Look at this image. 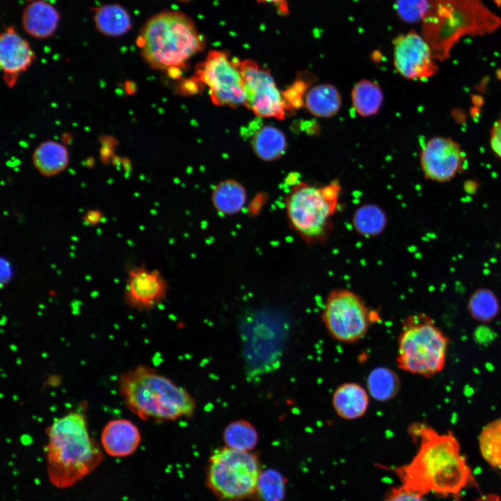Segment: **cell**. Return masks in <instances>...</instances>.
Returning <instances> with one entry per match:
<instances>
[{"label":"cell","instance_id":"obj_1","mask_svg":"<svg viewBox=\"0 0 501 501\" xmlns=\"http://www.w3.org/2000/svg\"><path fill=\"white\" fill-rule=\"evenodd\" d=\"M408 433L418 448L410 463L392 468L402 486L421 495L430 492L455 495L473 484L470 468L452 431L440 434L424 423L413 422Z\"/></svg>","mask_w":501,"mask_h":501},{"label":"cell","instance_id":"obj_2","mask_svg":"<svg viewBox=\"0 0 501 501\" xmlns=\"http://www.w3.org/2000/svg\"><path fill=\"white\" fill-rule=\"evenodd\" d=\"M47 472L57 488H68L93 472L104 451L90 434L85 415L74 411L56 419L47 429Z\"/></svg>","mask_w":501,"mask_h":501},{"label":"cell","instance_id":"obj_3","mask_svg":"<svg viewBox=\"0 0 501 501\" xmlns=\"http://www.w3.org/2000/svg\"><path fill=\"white\" fill-rule=\"evenodd\" d=\"M118 390L127 408L144 421H175L192 415L196 407L186 390L147 365L122 373Z\"/></svg>","mask_w":501,"mask_h":501},{"label":"cell","instance_id":"obj_4","mask_svg":"<svg viewBox=\"0 0 501 501\" xmlns=\"http://www.w3.org/2000/svg\"><path fill=\"white\" fill-rule=\"evenodd\" d=\"M422 23L421 34L434 58L445 61L461 39L492 33L501 26V19L483 0H431Z\"/></svg>","mask_w":501,"mask_h":501},{"label":"cell","instance_id":"obj_5","mask_svg":"<svg viewBox=\"0 0 501 501\" xmlns=\"http://www.w3.org/2000/svg\"><path fill=\"white\" fill-rule=\"evenodd\" d=\"M137 45L153 68L178 75L202 51L205 40L193 20L180 11L166 10L150 17L141 29Z\"/></svg>","mask_w":501,"mask_h":501},{"label":"cell","instance_id":"obj_6","mask_svg":"<svg viewBox=\"0 0 501 501\" xmlns=\"http://www.w3.org/2000/svg\"><path fill=\"white\" fill-rule=\"evenodd\" d=\"M341 190L337 180L321 186L299 182L287 194L285 209L289 225L306 244L323 243L328 239Z\"/></svg>","mask_w":501,"mask_h":501},{"label":"cell","instance_id":"obj_7","mask_svg":"<svg viewBox=\"0 0 501 501\" xmlns=\"http://www.w3.org/2000/svg\"><path fill=\"white\" fill-rule=\"evenodd\" d=\"M448 337L424 313L411 315L401 324L398 336L397 366L424 377L440 372L445 366Z\"/></svg>","mask_w":501,"mask_h":501},{"label":"cell","instance_id":"obj_8","mask_svg":"<svg viewBox=\"0 0 501 501\" xmlns=\"http://www.w3.org/2000/svg\"><path fill=\"white\" fill-rule=\"evenodd\" d=\"M261 472L255 454L225 446L209 459L207 485L219 499L239 501L254 495Z\"/></svg>","mask_w":501,"mask_h":501},{"label":"cell","instance_id":"obj_9","mask_svg":"<svg viewBox=\"0 0 501 501\" xmlns=\"http://www.w3.org/2000/svg\"><path fill=\"white\" fill-rule=\"evenodd\" d=\"M379 317L378 312L371 310L360 295L346 288L332 289L321 312L322 322L328 334L339 342L349 344L364 337Z\"/></svg>","mask_w":501,"mask_h":501},{"label":"cell","instance_id":"obj_10","mask_svg":"<svg viewBox=\"0 0 501 501\" xmlns=\"http://www.w3.org/2000/svg\"><path fill=\"white\" fill-rule=\"evenodd\" d=\"M240 63L225 51L212 50L196 65L193 80L206 85L213 104L235 108L244 103Z\"/></svg>","mask_w":501,"mask_h":501},{"label":"cell","instance_id":"obj_11","mask_svg":"<svg viewBox=\"0 0 501 501\" xmlns=\"http://www.w3.org/2000/svg\"><path fill=\"white\" fill-rule=\"evenodd\" d=\"M240 70L244 81V105L259 117L283 120L287 104L270 71L252 60L241 61Z\"/></svg>","mask_w":501,"mask_h":501},{"label":"cell","instance_id":"obj_12","mask_svg":"<svg viewBox=\"0 0 501 501\" xmlns=\"http://www.w3.org/2000/svg\"><path fill=\"white\" fill-rule=\"evenodd\" d=\"M392 45L393 65L402 77L412 81H425L438 73V61L422 34L409 31L397 36Z\"/></svg>","mask_w":501,"mask_h":501},{"label":"cell","instance_id":"obj_13","mask_svg":"<svg viewBox=\"0 0 501 501\" xmlns=\"http://www.w3.org/2000/svg\"><path fill=\"white\" fill-rule=\"evenodd\" d=\"M466 156L461 145L450 137L436 136L422 146L420 164L424 177L436 182L450 181L462 170Z\"/></svg>","mask_w":501,"mask_h":501},{"label":"cell","instance_id":"obj_14","mask_svg":"<svg viewBox=\"0 0 501 501\" xmlns=\"http://www.w3.org/2000/svg\"><path fill=\"white\" fill-rule=\"evenodd\" d=\"M168 284L157 269L144 264L129 267L124 290V301L130 308L150 310L166 299Z\"/></svg>","mask_w":501,"mask_h":501},{"label":"cell","instance_id":"obj_15","mask_svg":"<svg viewBox=\"0 0 501 501\" xmlns=\"http://www.w3.org/2000/svg\"><path fill=\"white\" fill-rule=\"evenodd\" d=\"M35 55L29 42L13 26L1 34L0 64L7 84L13 86L17 77L26 71L33 61Z\"/></svg>","mask_w":501,"mask_h":501},{"label":"cell","instance_id":"obj_16","mask_svg":"<svg viewBox=\"0 0 501 501\" xmlns=\"http://www.w3.org/2000/svg\"><path fill=\"white\" fill-rule=\"evenodd\" d=\"M141 434L138 427L125 418L113 419L103 427L100 445L107 455L122 458L133 454L138 448Z\"/></svg>","mask_w":501,"mask_h":501},{"label":"cell","instance_id":"obj_17","mask_svg":"<svg viewBox=\"0 0 501 501\" xmlns=\"http://www.w3.org/2000/svg\"><path fill=\"white\" fill-rule=\"evenodd\" d=\"M369 393L360 384L347 382L337 386L332 397V404L339 417L352 420L363 417L369 406Z\"/></svg>","mask_w":501,"mask_h":501},{"label":"cell","instance_id":"obj_18","mask_svg":"<svg viewBox=\"0 0 501 501\" xmlns=\"http://www.w3.org/2000/svg\"><path fill=\"white\" fill-rule=\"evenodd\" d=\"M59 14L51 4L41 0L31 2L24 9L22 25L24 30L36 38L50 37L56 31Z\"/></svg>","mask_w":501,"mask_h":501},{"label":"cell","instance_id":"obj_19","mask_svg":"<svg viewBox=\"0 0 501 501\" xmlns=\"http://www.w3.org/2000/svg\"><path fill=\"white\" fill-rule=\"evenodd\" d=\"M215 211L223 216H233L241 212L247 201V192L244 185L234 179H225L218 182L211 194Z\"/></svg>","mask_w":501,"mask_h":501},{"label":"cell","instance_id":"obj_20","mask_svg":"<svg viewBox=\"0 0 501 501\" xmlns=\"http://www.w3.org/2000/svg\"><path fill=\"white\" fill-rule=\"evenodd\" d=\"M342 106L337 88L331 84H317L305 94L303 106L313 116L327 118L336 115Z\"/></svg>","mask_w":501,"mask_h":501},{"label":"cell","instance_id":"obj_21","mask_svg":"<svg viewBox=\"0 0 501 501\" xmlns=\"http://www.w3.org/2000/svg\"><path fill=\"white\" fill-rule=\"evenodd\" d=\"M68 161L66 148L54 141H47L39 145L33 156L35 167L47 177L54 176L64 170Z\"/></svg>","mask_w":501,"mask_h":501},{"label":"cell","instance_id":"obj_22","mask_svg":"<svg viewBox=\"0 0 501 501\" xmlns=\"http://www.w3.org/2000/svg\"><path fill=\"white\" fill-rule=\"evenodd\" d=\"M252 148L260 159L271 161L281 157L287 148L284 133L277 127L267 125L261 127L251 139Z\"/></svg>","mask_w":501,"mask_h":501},{"label":"cell","instance_id":"obj_23","mask_svg":"<svg viewBox=\"0 0 501 501\" xmlns=\"http://www.w3.org/2000/svg\"><path fill=\"white\" fill-rule=\"evenodd\" d=\"M97 29L108 36H120L131 29V19L127 10L118 4L104 5L94 9Z\"/></svg>","mask_w":501,"mask_h":501},{"label":"cell","instance_id":"obj_24","mask_svg":"<svg viewBox=\"0 0 501 501\" xmlns=\"http://www.w3.org/2000/svg\"><path fill=\"white\" fill-rule=\"evenodd\" d=\"M351 98L355 111L360 116L369 117L379 111L383 101V94L376 82L363 79L352 88Z\"/></svg>","mask_w":501,"mask_h":501},{"label":"cell","instance_id":"obj_25","mask_svg":"<svg viewBox=\"0 0 501 501\" xmlns=\"http://www.w3.org/2000/svg\"><path fill=\"white\" fill-rule=\"evenodd\" d=\"M388 218L384 210L379 205L367 203L358 207L354 212L351 224L356 232L364 237H374L385 230Z\"/></svg>","mask_w":501,"mask_h":501},{"label":"cell","instance_id":"obj_26","mask_svg":"<svg viewBox=\"0 0 501 501\" xmlns=\"http://www.w3.org/2000/svg\"><path fill=\"white\" fill-rule=\"evenodd\" d=\"M367 388L369 395L379 401H387L395 397L400 389L397 374L386 367L374 368L368 374Z\"/></svg>","mask_w":501,"mask_h":501},{"label":"cell","instance_id":"obj_27","mask_svg":"<svg viewBox=\"0 0 501 501\" xmlns=\"http://www.w3.org/2000/svg\"><path fill=\"white\" fill-rule=\"evenodd\" d=\"M223 439L226 447L244 452H251L258 442L255 427L248 421L237 420L225 428Z\"/></svg>","mask_w":501,"mask_h":501},{"label":"cell","instance_id":"obj_28","mask_svg":"<svg viewBox=\"0 0 501 501\" xmlns=\"http://www.w3.org/2000/svg\"><path fill=\"white\" fill-rule=\"evenodd\" d=\"M479 447L484 460L501 470V418L488 423L479 436Z\"/></svg>","mask_w":501,"mask_h":501},{"label":"cell","instance_id":"obj_29","mask_svg":"<svg viewBox=\"0 0 501 501\" xmlns=\"http://www.w3.org/2000/svg\"><path fill=\"white\" fill-rule=\"evenodd\" d=\"M286 491V479L274 469L262 471L253 496L257 501H283Z\"/></svg>","mask_w":501,"mask_h":501},{"label":"cell","instance_id":"obj_30","mask_svg":"<svg viewBox=\"0 0 501 501\" xmlns=\"http://www.w3.org/2000/svg\"><path fill=\"white\" fill-rule=\"evenodd\" d=\"M468 309L474 319L489 322L498 314L500 305L493 292L488 289H479L470 297Z\"/></svg>","mask_w":501,"mask_h":501},{"label":"cell","instance_id":"obj_31","mask_svg":"<svg viewBox=\"0 0 501 501\" xmlns=\"http://www.w3.org/2000/svg\"><path fill=\"white\" fill-rule=\"evenodd\" d=\"M431 0H396L395 8L399 17L406 23L422 22Z\"/></svg>","mask_w":501,"mask_h":501},{"label":"cell","instance_id":"obj_32","mask_svg":"<svg viewBox=\"0 0 501 501\" xmlns=\"http://www.w3.org/2000/svg\"><path fill=\"white\" fill-rule=\"evenodd\" d=\"M385 501H427L423 495L410 491L404 486L393 488L387 495Z\"/></svg>","mask_w":501,"mask_h":501},{"label":"cell","instance_id":"obj_33","mask_svg":"<svg viewBox=\"0 0 501 501\" xmlns=\"http://www.w3.org/2000/svg\"><path fill=\"white\" fill-rule=\"evenodd\" d=\"M489 145L493 154L501 159V113L490 129Z\"/></svg>","mask_w":501,"mask_h":501},{"label":"cell","instance_id":"obj_34","mask_svg":"<svg viewBox=\"0 0 501 501\" xmlns=\"http://www.w3.org/2000/svg\"><path fill=\"white\" fill-rule=\"evenodd\" d=\"M103 218L102 212L99 209H92L88 210L83 216L84 223L88 225H96L99 224Z\"/></svg>","mask_w":501,"mask_h":501},{"label":"cell","instance_id":"obj_35","mask_svg":"<svg viewBox=\"0 0 501 501\" xmlns=\"http://www.w3.org/2000/svg\"><path fill=\"white\" fill-rule=\"evenodd\" d=\"M260 3H273L277 8L278 13L281 15H287L289 13L288 4L286 0H257Z\"/></svg>","mask_w":501,"mask_h":501},{"label":"cell","instance_id":"obj_36","mask_svg":"<svg viewBox=\"0 0 501 501\" xmlns=\"http://www.w3.org/2000/svg\"><path fill=\"white\" fill-rule=\"evenodd\" d=\"M475 501H500V498L495 494H488L479 497Z\"/></svg>","mask_w":501,"mask_h":501},{"label":"cell","instance_id":"obj_37","mask_svg":"<svg viewBox=\"0 0 501 501\" xmlns=\"http://www.w3.org/2000/svg\"><path fill=\"white\" fill-rule=\"evenodd\" d=\"M180 1H189V0H180Z\"/></svg>","mask_w":501,"mask_h":501}]
</instances>
